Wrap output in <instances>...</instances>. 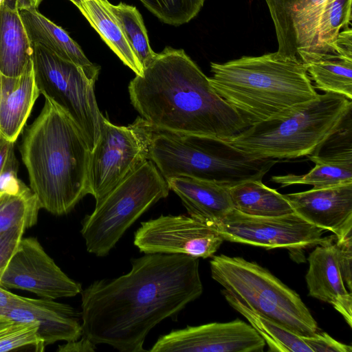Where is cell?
Listing matches in <instances>:
<instances>
[{"label":"cell","mask_w":352,"mask_h":352,"mask_svg":"<svg viewBox=\"0 0 352 352\" xmlns=\"http://www.w3.org/2000/svg\"><path fill=\"white\" fill-rule=\"evenodd\" d=\"M199 263L184 254H144L128 273L94 281L80 293L82 336L121 352L146 351L148 333L201 295Z\"/></svg>","instance_id":"1"},{"label":"cell","mask_w":352,"mask_h":352,"mask_svg":"<svg viewBox=\"0 0 352 352\" xmlns=\"http://www.w3.org/2000/svg\"><path fill=\"white\" fill-rule=\"evenodd\" d=\"M131 102L153 129L226 140L245 129L182 49L166 47L129 85Z\"/></svg>","instance_id":"2"},{"label":"cell","mask_w":352,"mask_h":352,"mask_svg":"<svg viewBox=\"0 0 352 352\" xmlns=\"http://www.w3.org/2000/svg\"><path fill=\"white\" fill-rule=\"evenodd\" d=\"M45 99L26 129L21 153L41 209L60 216L90 194L91 151L70 116L50 98Z\"/></svg>","instance_id":"3"},{"label":"cell","mask_w":352,"mask_h":352,"mask_svg":"<svg viewBox=\"0 0 352 352\" xmlns=\"http://www.w3.org/2000/svg\"><path fill=\"white\" fill-rule=\"evenodd\" d=\"M214 91L248 126L285 115L296 104L316 98L305 63L276 52L210 63Z\"/></svg>","instance_id":"4"},{"label":"cell","mask_w":352,"mask_h":352,"mask_svg":"<svg viewBox=\"0 0 352 352\" xmlns=\"http://www.w3.org/2000/svg\"><path fill=\"white\" fill-rule=\"evenodd\" d=\"M148 160L166 180L187 177L232 187L262 180L278 159L257 158L226 141L154 129Z\"/></svg>","instance_id":"5"},{"label":"cell","mask_w":352,"mask_h":352,"mask_svg":"<svg viewBox=\"0 0 352 352\" xmlns=\"http://www.w3.org/2000/svg\"><path fill=\"white\" fill-rule=\"evenodd\" d=\"M351 107V100L325 92L294 105L283 116L250 126L225 141L257 158L307 156Z\"/></svg>","instance_id":"6"},{"label":"cell","mask_w":352,"mask_h":352,"mask_svg":"<svg viewBox=\"0 0 352 352\" xmlns=\"http://www.w3.org/2000/svg\"><path fill=\"white\" fill-rule=\"evenodd\" d=\"M212 278L242 304L300 336L320 329L300 296L269 270L239 256L213 255Z\"/></svg>","instance_id":"7"},{"label":"cell","mask_w":352,"mask_h":352,"mask_svg":"<svg viewBox=\"0 0 352 352\" xmlns=\"http://www.w3.org/2000/svg\"><path fill=\"white\" fill-rule=\"evenodd\" d=\"M169 190L155 164L146 161L96 200L93 212L83 219L80 233L87 252L107 256L133 223Z\"/></svg>","instance_id":"8"},{"label":"cell","mask_w":352,"mask_h":352,"mask_svg":"<svg viewBox=\"0 0 352 352\" xmlns=\"http://www.w3.org/2000/svg\"><path fill=\"white\" fill-rule=\"evenodd\" d=\"M32 49V60L40 93L53 100L70 116L91 152L99 140L104 116L94 93L96 80L73 62L38 45Z\"/></svg>","instance_id":"9"},{"label":"cell","mask_w":352,"mask_h":352,"mask_svg":"<svg viewBox=\"0 0 352 352\" xmlns=\"http://www.w3.org/2000/svg\"><path fill=\"white\" fill-rule=\"evenodd\" d=\"M153 133L141 117L128 126H118L103 116L89 167L90 195L96 201L148 160Z\"/></svg>","instance_id":"10"},{"label":"cell","mask_w":352,"mask_h":352,"mask_svg":"<svg viewBox=\"0 0 352 352\" xmlns=\"http://www.w3.org/2000/svg\"><path fill=\"white\" fill-rule=\"evenodd\" d=\"M213 227L224 241L267 250H302L334 240L332 236H323L324 230L309 223L294 212L279 216L258 217L232 209Z\"/></svg>","instance_id":"11"},{"label":"cell","mask_w":352,"mask_h":352,"mask_svg":"<svg viewBox=\"0 0 352 352\" xmlns=\"http://www.w3.org/2000/svg\"><path fill=\"white\" fill-rule=\"evenodd\" d=\"M224 241L218 231L190 216L161 215L141 223L133 243L144 254L212 257Z\"/></svg>","instance_id":"12"},{"label":"cell","mask_w":352,"mask_h":352,"mask_svg":"<svg viewBox=\"0 0 352 352\" xmlns=\"http://www.w3.org/2000/svg\"><path fill=\"white\" fill-rule=\"evenodd\" d=\"M0 287L26 290L53 300L74 297L82 290L81 285L63 272L35 237H23L1 275Z\"/></svg>","instance_id":"13"},{"label":"cell","mask_w":352,"mask_h":352,"mask_svg":"<svg viewBox=\"0 0 352 352\" xmlns=\"http://www.w3.org/2000/svg\"><path fill=\"white\" fill-rule=\"evenodd\" d=\"M265 342L239 318L172 330L161 336L150 352H262Z\"/></svg>","instance_id":"14"},{"label":"cell","mask_w":352,"mask_h":352,"mask_svg":"<svg viewBox=\"0 0 352 352\" xmlns=\"http://www.w3.org/2000/svg\"><path fill=\"white\" fill-rule=\"evenodd\" d=\"M280 56L307 64L329 0H265Z\"/></svg>","instance_id":"15"},{"label":"cell","mask_w":352,"mask_h":352,"mask_svg":"<svg viewBox=\"0 0 352 352\" xmlns=\"http://www.w3.org/2000/svg\"><path fill=\"white\" fill-rule=\"evenodd\" d=\"M294 212L341 239L352 233V182L285 195Z\"/></svg>","instance_id":"16"},{"label":"cell","mask_w":352,"mask_h":352,"mask_svg":"<svg viewBox=\"0 0 352 352\" xmlns=\"http://www.w3.org/2000/svg\"><path fill=\"white\" fill-rule=\"evenodd\" d=\"M0 314L20 322H36L38 334L45 346L58 341L76 340L82 335L81 312L53 299L16 295L13 303L0 309Z\"/></svg>","instance_id":"17"},{"label":"cell","mask_w":352,"mask_h":352,"mask_svg":"<svg viewBox=\"0 0 352 352\" xmlns=\"http://www.w3.org/2000/svg\"><path fill=\"white\" fill-rule=\"evenodd\" d=\"M308 263L305 280L309 295L331 305L351 327L352 294L346 289L340 273L336 243L315 246Z\"/></svg>","instance_id":"18"},{"label":"cell","mask_w":352,"mask_h":352,"mask_svg":"<svg viewBox=\"0 0 352 352\" xmlns=\"http://www.w3.org/2000/svg\"><path fill=\"white\" fill-rule=\"evenodd\" d=\"M32 60L19 76L0 73V136L14 142L21 134L40 95Z\"/></svg>","instance_id":"19"},{"label":"cell","mask_w":352,"mask_h":352,"mask_svg":"<svg viewBox=\"0 0 352 352\" xmlns=\"http://www.w3.org/2000/svg\"><path fill=\"white\" fill-rule=\"evenodd\" d=\"M169 189L182 200L189 216L213 226L234 209L229 187L196 178L166 179Z\"/></svg>","instance_id":"20"},{"label":"cell","mask_w":352,"mask_h":352,"mask_svg":"<svg viewBox=\"0 0 352 352\" xmlns=\"http://www.w3.org/2000/svg\"><path fill=\"white\" fill-rule=\"evenodd\" d=\"M31 45H38L59 57L74 63L97 80L100 66L91 63L78 44L62 28L41 14L36 8L19 10Z\"/></svg>","instance_id":"21"},{"label":"cell","mask_w":352,"mask_h":352,"mask_svg":"<svg viewBox=\"0 0 352 352\" xmlns=\"http://www.w3.org/2000/svg\"><path fill=\"white\" fill-rule=\"evenodd\" d=\"M33 49L19 10L0 5V73L9 77L22 74L32 60Z\"/></svg>","instance_id":"22"},{"label":"cell","mask_w":352,"mask_h":352,"mask_svg":"<svg viewBox=\"0 0 352 352\" xmlns=\"http://www.w3.org/2000/svg\"><path fill=\"white\" fill-rule=\"evenodd\" d=\"M107 0H80L77 8L120 60L136 75H141L143 68L118 20L107 6Z\"/></svg>","instance_id":"23"},{"label":"cell","mask_w":352,"mask_h":352,"mask_svg":"<svg viewBox=\"0 0 352 352\" xmlns=\"http://www.w3.org/2000/svg\"><path fill=\"white\" fill-rule=\"evenodd\" d=\"M234 209L248 215L274 217L294 212L285 195L266 186L261 180H249L229 188Z\"/></svg>","instance_id":"24"},{"label":"cell","mask_w":352,"mask_h":352,"mask_svg":"<svg viewBox=\"0 0 352 352\" xmlns=\"http://www.w3.org/2000/svg\"><path fill=\"white\" fill-rule=\"evenodd\" d=\"M223 294L228 304L246 318L249 324L263 339L270 351L312 352L304 336L296 335L252 310L224 289Z\"/></svg>","instance_id":"25"},{"label":"cell","mask_w":352,"mask_h":352,"mask_svg":"<svg viewBox=\"0 0 352 352\" xmlns=\"http://www.w3.org/2000/svg\"><path fill=\"white\" fill-rule=\"evenodd\" d=\"M305 65L314 87L352 99V56L338 52Z\"/></svg>","instance_id":"26"},{"label":"cell","mask_w":352,"mask_h":352,"mask_svg":"<svg viewBox=\"0 0 352 352\" xmlns=\"http://www.w3.org/2000/svg\"><path fill=\"white\" fill-rule=\"evenodd\" d=\"M352 0H329L321 17L307 64L338 53L336 43L340 32L351 28ZM307 65V64H305Z\"/></svg>","instance_id":"27"},{"label":"cell","mask_w":352,"mask_h":352,"mask_svg":"<svg viewBox=\"0 0 352 352\" xmlns=\"http://www.w3.org/2000/svg\"><path fill=\"white\" fill-rule=\"evenodd\" d=\"M41 209L38 199L28 186L16 193L0 196V233L16 227L30 228L36 224Z\"/></svg>","instance_id":"28"},{"label":"cell","mask_w":352,"mask_h":352,"mask_svg":"<svg viewBox=\"0 0 352 352\" xmlns=\"http://www.w3.org/2000/svg\"><path fill=\"white\" fill-rule=\"evenodd\" d=\"M107 6L118 20L131 47L142 68L156 54L151 47L142 15L134 6L120 2L113 5L109 1Z\"/></svg>","instance_id":"29"},{"label":"cell","mask_w":352,"mask_h":352,"mask_svg":"<svg viewBox=\"0 0 352 352\" xmlns=\"http://www.w3.org/2000/svg\"><path fill=\"white\" fill-rule=\"evenodd\" d=\"M307 157L315 164L352 162V107Z\"/></svg>","instance_id":"30"},{"label":"cell","mask_w":352,"mask_h":352,"mask_svg":"<svg viewBox=\"0 0 352 352\" xmlns=\"http://www.w3.org/2000/svg\"><path fill=\"white\" fill-rule=\"evenodd\" d=\"M307 173L272 176L271 180L282 187L294 184L311 185L315 188L352 182V162L315 164Z\"/></svg>","instance_id":"31"},{"label":"cell","mask_w":352,"mask_h":352,"mask_svg":"<svg viewBox=\"0 0 352 352\" xmlns=\"http://www.w3.org/2000/svg\"><path fill=\"white\" fill-rule=\"evenodd\" d=\"M45 348L36 322H20L0 314V352L23 349L42 352Z\"/></svg>","instance_id":"32"},{"label":"cell","mask_w":352,"mask_h":352,"mask_svg":"<svg viewBox=\"0 0 352 352\" xmlns=\"http://www.w3.org/2000/svg\"><path fill=\"white\" fill-rule=\"evenodd\" d=\"M162 22L178 26L195 17L205 0H140Z\"/></svg>","instance_id":"33"},{"label":"cell","mask_w":352,"mask_h":352,"mask_svg":"<svg viewBox=\"0 0 352 352\" xmlns=\"http://www.w3.org/2000/svg\"><path fill=\"white\" fill-rule=\"evenodd\" d=\"M17 170L14 142L0 139V192L16 193L25 186L18 178Z\"/></svg>","instance_id":"34"},{"label":"cell","mask_w":352,"mask_h":352,"mask_svg":"<svg viewBox=\"0 0 352 352\" xmlns=\"http://www.w3.org/2000/svg\"><path fill=\"white\" fill-rule=\"evenodd\" d=\"M338 261L344 283L349 292L352 291V233L341 239H336Z\"/></svg>","instance_id":"35"},{"label":"cell","mask_w":352,"mask_h":352,"mask_svg":"<svg viewBox=\"0 0 352 352\" xmlns=\"http://www.w3.org/2000/svg\"><path fill=\"white\" fill-rule=\"evenodd\" d=\"M25 230L16 227L0 233V270L6 267L16 252Z\"/></svg>","instance_id":"36"},{"label":"cell","mask_w":352,"mask_h":352,"mask_svg":"<svg viewBox=\"0 0 352 352\" xmlns=\"http://www.w3.org/2000/svg\"><path fill=\"white\" fill-rule=\"evenodd\" d=\"M312 352H351L352 348L340 342L325 332L319 331L314 336H304Z\"/></svg>","instance_id":"37"},{"label":"cell","mask_w":352,"mask_h":352,"mask_svg":"<svg viewBox=\"0 0 352 352\" xmlns=\"http://www.w3.org/2000/svg\"><path fill=\"white\" fill-rule=\"evenodd\" d=\"M96 345L90 340L81 336L79 339L67 342L60 345L57 349L58 352H93L95 351Z\"/></svg>","instance_id":"38"},{"label":"cell","mask_w":352,"mask_h":352,"mask_svg":"<svg viewBox=\"0 0 352 352\" xmlns=\"http://www.w3.org/2000/svg\"><path fill=\"white\" fill-rule=\"evenodd\" d=\"M16 296V294H12L6 289L0 287V309L7 308L11 305Z\"/></svg>","instance_id":"39"},{"label":"cell","mask_w":352,"mask_h":352,"mask_svg":"<svg viewBox=\"0 0 352 352\" xmlns=\"http://www.w3.org/2000/svg\"><path fill=\"white\" fill-rule=\"evenodd\" d=\"M42 0H20L19 10L23 8H36L38 7Z\"/></svg>","instance_id":"40"},{"label":"cell","mask_w":352,"mask_h":352,"mask_svg":"<svg viewBox=\"0 0 352 352\" xmlns=\"http://www.w3.org/2000/svg\"><path fill=\"white\" fill-rule=\"evenodd\" d=\"M20 0H5L3 4L12 9L19 10Z\"/></svg>","instance_id":"41"},{"label":"cell","mask_w":352,"mask_h":352,"mask_svg":"<svg viewBox=\"0 0 352 352\" xmlns=\"http://www.w3.org/2000/svg\"><path fill=\"white\" fill-rule=\"evenodd\" d=\"M71 1L76 7L80 3V0H69ZM106 1V0H102Z\"/></svg>","instance_id":"42"},{"label":"cell","mask_w":352,"mask_h":352,"mask_svg":"<svg viewBox=\"0 0 352 352\" xmlns=\"http://www.w3.org/2000/svg\"><path fill=\"white\" fill-rule=\"evenodd\" d=\"M4 1H5V0H0V5H1V4H3V3H4Z\"/></svg>","instance_id":"43"},{"label":"cell","mask_w":352,"mask_h":352,"mask_svg":"<svg viewBox=\"0 0 352 352\" xmlns=\"http://www.w3.org/2000/svg\"><path fill=\"white\" fill-rule=\"evenodd\" d=\"M1 194H2V192H0V196H1Z\"/></svg>","instance_id":"44"},{"label":"cell","mask_w":352,"mask_h":352,"mask_svg":"<svg viewBox=\"0 0 352 352\" xmlns=\"http://www.w3.org/2000/svg\"><path fill=\"white\" fill-rule=\"evenodd\" d=\"M0 139H3V138L0 136Z\"/></svg>","instance_id":"45"}]
</instances>
